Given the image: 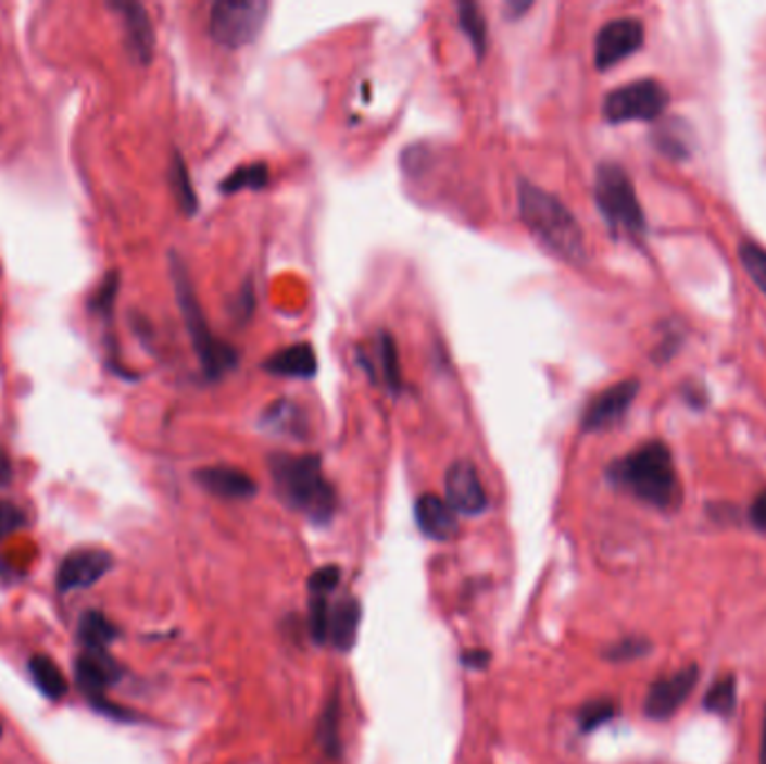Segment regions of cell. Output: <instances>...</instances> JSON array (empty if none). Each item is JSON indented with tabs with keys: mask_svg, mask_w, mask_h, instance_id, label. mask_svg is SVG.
<instances>
[{
	"mask_svg": "<svg viewBox=\"0 0 766 764\" xmlns=\"http://www.w3.org/2000/svg\"><path fill=\"white\" fill-rule=\"evenodd\" d=\"M518 209L525 227L547 251L572 265L586 263V234L574 213L554 193L523 179L518 187Z\"/></svg>",
	"mask_w": 766,
	"mask_h": 764,
	"instance_id": "obj_1",
	"label": "cell"
},
{
	"mask_svg": "<svg viewBox=\"0 0 766 764\" xmlns=\"http://www.w3.org/2000/svg\"><path fill=\"white\" fill-rule=\"evenodd\" d=\"M610 480L630 491L641 502L664 509H677L681 504V485L673 455L666 444L648 442L630 455L616 460L607 468Z\"/></svg>",
	"mask_w": 766,
	"mask_h": 764,
	"instance_id": "obj_2",
	"label": "cell"
},
{
	"mask_svg": "<svg viewBox=\"0 0 766 764\" xmlns=\"http://www.w3.org/2000/svg\"><path fill=\"white\" fill-rule=\"evenodd\" d=\"M269 473L280 500L312 523H330L337 512L335 487L323 476L316 455L278 453L269 458Z\"/></svg>",
	"mask_w": 766,
	"mask_h": 764,
	"instance_id": "obj_3",
	"label": "cell"
},
{
	"mask_svg": "<svg viewBox=\"0 0 766 764\" xmlns=\"http://www.w3.org/2000/svg\"><path fill=\"white\" fill-rule=\"evenodd\" d=\"M171 278L175 285V297H177L179 312H181V316H185L187 333H189L193 348L200 356L204 375L209 379L225 377L229 371H234L238 366V352L229 343L213 337L211 327L206 323V316L202 312V305L196 297L191 276H189L185 263L179 261L177 253H173L171 256Z\"/></svg>",
	"mask_w": 766,
	"mask_h": 764,
	"instance_id": "obj_4",
	"label": "cell"
},
{
	"mask_svg": "<svg viewBox=\"0 0 766 764\" xmlns=\"http://www.w3.org/2000/svg\"><path fill=\"white\" fill-rule=\"evenodd\" d=\"M594 198L605 223L614 231L630 238H641L645 234L643 209L637 200L632 179L621 166L614 162H603L597 168Z\"/></svg>",
	"mask_w": 766,
	"mask_h": 764,
	"instance_id": "obj_5",
	"label": "cell"
},
{
	"mask_svg": "<svg viewBox=\"0 0 766 764\" xmlns=\"http://www.w3.org/2000/svg\"><path fill=\"white\" fill-rule=\"evenodd\" d=\"M267 16V0H217L211 8L209 34L215 43L236 50L259 39Z\"/></svg>",
	"mask_w": 766,
	"mask_h": 764,
	"instance_id": "obj_6",
	"label": "cell"
},
{
	"mask_svg": "<svg viewBox=\"0 0 766 764\" xmlns=\"http://www.w3.org/2000/svg\"><path fill=\"white\" fill-rule=\"evenodd\" d=\"M670 95L666 86L652 79L632 82L621 88L612 90L603 101V117L610 124H624V122H652L662 117L668 108Z\"/></svg>",
	"mask_w": 766,
	"mask_h": 764,
	"instance_id": "obj_7",
	"label": "cell"
},
{
	"mask_svg": "<svg viewBox=\"0 0 766 764\" xmlns=\"http://www.w3.org/2000/svg\"><path fill=\"white\" fill-rule=\"evenodd\" d=\"M700 681V668L695 664H690L686 668L675 671L668 677L656 679L643 702V713L650 719H668L673 717L690 698L692 688Z\"/></svg>",
	"mask_w": 766,
	"mask_h": 764,
	"instance_id": "obj_8",
	"label": "cell"
},
{
	"mask_svg": "<svg viewBox=\"0 0 766 764\" xmlns=\"http://www.w3.org/2000/svg\"><path fill=\"white\" fill-rule=\"evenodd\" d=\"M643 46V25L637 18H614L605 23L594 41V63L607 70L632 57Z\"/></svg>",
	"mask_w": 766,
	"mask_h": 764,
	"instance_id": "obj_9",
	"label": "cell"
},
{
	"mask_svg": "<svg viewBox=\"0 0 766 764\" xmlns=\"http://www.w3.org/2000/svg\"><path fill=\"white\" fill-rule=\"evenodd\" d=\"M639 392V381L637 379H626L610 386L607 390L599 392L592 402L588 404L586 413H582V430L588 433H601L612 428L624 419V415L630 411L635 397Z\"/></svg>",
	"mask_w": 766,
	"mask_h": 764,
	"instance_id": "obj_10",
	"label": "cell"
},
{
	"mask_svg": "<svg viewBox=\"0 0 766 764\" xmlns=\"http://www.w3.org/2000/svg\"><path fill=\"white\" fill-rule=\"evenodd\" d=\"M444 489H447V502L451 504L455 514L476 516V514H482L489 504L476 464H470L466 460L453 462L449 466Z\"/></svg>",
	"mask_w": 766,
	"mask_h": 764,
	"instance_id": "obj_11",
	"label": "cell"
},
{
	"mask_svg": "<svg viewBox=\"0 0 766 764\" xmlns=\"http://www.w3.org/2000/svg\"><path fill=\"white\" fill-rule=\"evenodd\" d=\"M113 556L103 550H77L63 559L56 572V586L61 592H75L95 586L111 569Z\"/></svg>",
	"mask_w": 766,
	"mask_h": 764,
	"instance_id": "obj_12",
	"label": "cell"
},
{
	"mask_svg": "<svg viewBox=\"0 0 766 764\" xmlns=\"http://www.w3.org/2000/svg\"><path fill=\"white\" fill-rule=\"evenodd\" d=\"M120 675L122 671L111 654H108V650H84V654L77 660V684L84 690V696L95 700L97 704H101L105 688L113 686Z\"/></svg>",
	"mask_w": 766,
	"mask_h": 764,
	"instance_id": "obj_13",
	"label": "cell"
},
{
	"mask_svg": "<svg viewBox=\"0 0 766 764\" xmlns=\"http://www.w3.org/2000/svg\"><path fill=\"white\" fill-rule=\"evenodd\" d=\"M113 8L124 18L126 43L130 54L135 57L137 63H149L155 52V29L149 12H146V8L139 3H130V0L113 3Z\"/></svg>",
	"mask_w": 766,
	"mask_h": 764,
	"instance_id": "obj_14",
	"label": "cell"
},
{
	"mask_svg": "<svg viewBox=\"0 0 766 764\" xmlns=\"http://www.w3.org/2000/svg\"><path fill=\"white\" fill-rule=\"evenodd\" d=\"M196 480L204 491L225 500H247L255 493V483L249 473L229 464L200 468L196 473Z\"/></svg>",
	"mask_w": 766,
	"mask_h": 764,
	"instance_id": "obj_15",
	"label": "cell"
},
{
	"mask_svg": "<svg viewBox=\"0 0 766 764\" xmlns=\"http://www.w3.org/2000/svg\"><path fill=\"white\" fill-rule=\"evenodd\" d=\"M318 361L312 343L301 341L294 346H287L267 356L263 363V371L274 377H289V379H312L316 375Z\"/></svg>",
	"mask_w": 766,
	"mask_h": 764,
	"instance_id": "obj_16",
	"label": "cell"
},
{
	"mask_svg": "<svg viewBox=\"0 0 766 764\" xmlns=\"http://www.w3.org/2000/svg\"><path fill=\"white\" fill-rule=\"evenodd\" d=\"M415 521L424 536L432 540H449L457 531V518L451 504L435 493H424L415 502Z\"/></svg>",
	"mask_w": 766,
	"mask_h": 764,
	"instance_id": "obj_17",
	"label": "cell"
},
{
	"mask_svg": "<svg viewBox=\"0 0 766 764\" xmlns=\"http://www.w3.org/2000/svg\"><path fill=\"white\" fill-rule=\"evenodd\" d=\"M363 368H368L373 377H381V384L390 392H401L404 388V377H401V366H399V352L394 346V339L388 333H379L375 341V352L373 359L361 356Z\"/></svg>",
	"mask_w": 766,
	"mask_h": 764,
	"instance_id": "obj_18",
	"label": "cell"
},
{
	"mask_svg": "<svg viewBox=\"0 0 766 764\" xmlns=\"http://www.w3.org/2000/svg\"><path fill=\"white\" fill-rule=\"evenodd\" d=\"M263 428L272 430L274 435H285V438L303 440L307 435V415L305 411L289 402V399H278L269 409H265L261 417Z\"/></svg>",
	"mask_w": 766,
	"mask_h": 764,
	"instance_id": "obj_19",
	"label": "cell"
},
{
	"mask_svg": "<svg viewBox=\"0 0 766 764\" xmlns=\"http://www.w3.org/2000/svg\"><path fill=\"white\" fill-rule=\"evenodd\" d=\"M361 608L354 599H343L337 605H330L327 616V641H332L339 650H348L354 643L359 630Z\"/></svg>",
	"mask_w": 766,
	"mask_h": 764,
	"instance_id": "obj_20",
	"label": "cell"
},
{
	"mask_svg": "<svg viewBox=\"0 0 766 764\" xmlns=\"http://www.w3.org/2000/svg\"><path fill=\"white\" fill-rule=\"evenodd\" d=\"M29 675L36 688L50 700H61L67 693V679L56 662H52L46 654H34L29 660Z\"/></svg>",
	"mask_w": 766,
	"mask_h": 764,
	"instance_id": "obj_21",
	"label": "cell"
},
{
	"mask_svg": "<svg viewBox=\"0 0 766 764\" xmlns=\"http://www.w3.org/2000/svg\"><path fill=\"white\" fill-rule=\"evenodd\" d=\"M269 185V166L265 162H251V164H242L238 168H234L223 181H221V191L231 196V193H240V191H255V189H265Z\"/></svg>",
	"mask_w": 766,
	"mask_h": 764,
	"instance_id": "obj_22",
	"label": "cell"
},
{
	"mask_svg": "<svg viewBox=\"0 0 766 764\" xmlns=\"http://www.w3.org/2000/svg\"><path fill=\"white\" fill-rule=\"evenodd\" d=\"M117 639V628L108 616L101 612H88L84 614L79 624V641L84 643V650H108L113 641Z\"/></svg>",
	"mask_w": 766,
	"mask_h": 764,
	"instance_id": "obj_23",
	"label": "cell"
},
{
	"mask_svg": "<svg viewBox=\"0 0 766 764\" xmlns=\"http://www.w3.org/2000/svg\"><path fill=\"white\" fill-rule=\"evenodd\" d=\"M168 179H171V189H173V196H175L179 209L185 211L187 215H193L198 211V196H196V189H193L189 168H187V164H185V160H181L179 153L173 155Z\"/></svg>",
	"mask_w": 766,
	"mask_h": 764,
	"instance_id": "obj_24",
	"label": "cell"
},
{
	"mask_svg": "<svg viewBox=\"0 0 766 764\" xmlns=\"http://www.w3.org/2000/svg\"><path fill=\"white\" fill-rule=\"evenodd\" d=\"M654 141H656V149L675 160H681L690 153V130L679 120H668L656 128Z\"/></svg>",
	"mask_w": 766,
	"mask_h": 764,
	"instance_id": "obj_25",
	"label": "cell"
},
{
	"mask_svg": "<svg viewBox=\"0 0 766 764\" xmlns=\"http://www.w3.org/2000/svg\"><path fill=\"white\" fill-rule=\"evenodd\" d=\"M457 23L478 59H482L487 52V23L480 8L476 3H457Z\"/></svg>",
	"mask_w": 766,
	"mask_h": 764,
	"instance_id": "obj_26",
	"label": "cell"
},
{
	"mask_svg": "<svg viewBox=\"0 0 766 764\" xmlns=\"http://www.w3.org/2000/svg\"><path fill=\"white\" fill-rule=\"evenodd\" d=\"M736 704H738V679H736V675H724L721 679H717L708 688V693L704 696V709L708 713H715V715H721V717L733 715Z\"/></svg>",
	"mask_w": 766,
	"mask_h": 764,
	"instance_id": "obj_27",
	"label": "cell"
},
{
	"mask_svg": "<svg viewBox=\"0 0 766 764\" xmlns=\"http://www.w3.org/2000/svg\"><path fill=\"white\" fill-rule=\"evenodd\" d=\"M740 259L746 267V274L755 280V285L762 289L764 297H766V251L762 247H757L755 242H742Z\"/></svg>",
	"mask_w": 766,
	"mask_h": 764,
	"instance_id": "obj_28",
	"label": "cell"
},
{
	"mask_svg": "<svg viewBox=\"0 0 766 764\" xmlns=\"http://www.w3.org/2000/svg\"><path fill=\"white\" fill-rule=\"evenodd\" d=\"M616 715V704L612 700L588 702L578 713V724L582 731H594L601 724L610 722Z\"/></svg>",
	"mask_w": 766,
	"mask_h": 764,
	"instance_id": "obj_29",
	"label": "cell"
},
{
	"mask_svg": "<svg viewBox=\"0 0 766 764\" xmlns=\"http://www.w3.org/2000/svg\"><path fill=\"white\" fill-rule=\"evenodd\" d=\"M117 289H120V274L117 272H111L103 283L99 285L97 289V295L92 297L90 301V310L92 312H99V314H111L113 312V303H115V297H117Z\"/></svg>",
	"mask_w": 766,
	"mask_h": 764,
	"instance_id": "obj_30",
	"label": "cell"
},
{
	"mask_svg": "<svg viewBox=\"0 0 766 764\" xmlns=\"http://www.w3.org/2000/svg\"><path fill=\"white\" fill-rule=\"evenodd\" d=\"M650 650V643L641 637H626L618 643H614L612 648L605 650V657L612 662H628V660H637L643 657V654Z\"/></svg>",
	"mask_w": 766,
	"mask_h": 764,
	"instance_id": "obj_31",
	"label": "cell"
},
{
	"mask_svg": "<svg viewBox=\"0 0 766 764\" xmlns=\"http://www.w3.org/2000/svg\"><path fill=\"white\" fill-rule=\"evenodd\" d=\"M25 527L23 509L10 500H0V542Z\"/></svg>",
	"mask_w": 766,
	"mask_h": 764,
	"instance_id": "obj_32",
	"label": "cell"
},
{
	"mask_svg": "<svg viewBox=\"0 0 766 764\" xmlns=\"http://www.w3.org/2000/svg\"><path fill=\"white\" fill-rule=\"evenodd\" d=\"M339 576H341V572L332 565L316 569L310 578V592L312 594H330L339 584Z\"/></svg>",
	"mask_w": 766,
	"mask_h": 764,
	"instance_id": "obj_33",
	"label": "cell"
},
{
	"mask_svg": "<svg viewBox=\"0 0 766 764\" xmlns=\"http://www.w3.org/2000/svg\"><path fill=\"white\" fill-rule=\"evenodd\" d=\"M749 518H751V525H753L757 531H766V491H762V493L753 500Z\"/></svg>",
	"mask_w": 766,
	"mask_h": 764,
	"instance_id": "obj_34",
	"label": "cell"
},
{
	"mask_svg": "<svg viewBox=\"0 0 766 764\" xmlns=\"http://www.w3.org/2000/svg\"><path fill=\"white\" fill-rule=\"evenodd\" d=\"M14 480V464L10 453L0 447V489L10 487V483Z\"/></svg>",
	"mask_w": 766,
	"mask_h": 764,
	"instance_id": "obj_35",
	"label": "cell"
},
{
	"mask_svg": "<svg viewBox=\"0 0 766 764\" xmlns=\"http://www.w3.org/2000/svg\"><path fill=\"white\" fill-rule=\"evenodd\" d=\"M466 664L470 666H485V662L489 660V654L487 652H466Z\"/></svg>",
	"mask_w": 766,
	"mask_h": 764,
	"instance_id": "obj_36",
	"label": "cell"
},
{
	"mask_svg": "<svg viewBox=\"0 0 766 764\" xmlns=\"http://www.w3.org/2000/svg\"><path fill=\"white\" fill-rule=\"evenodd\" d=\"M529 8H531V3H516V0H511L506 10H508L511 18H518V14H525Z\"/></svg>",
	"mask_w": 766,
	"mask_h": 764,
	"instance_id": "obj_37",
	"label": "cell"
},
{
	"mask_svg": "<svg viewBox=\"0 0 766 764\" xmlns=\"http://www.w3.org/2000/svg\"><path fill=\"white\" fill-rule=\"evenodd\" d=\"M759 764H766V706L762 717V742H759Z\"/></svg>",
	"mask_w": 766,
	"mask_h": 764,
	"instance_id": "obj_38",
	"label": "cell"
},
{
	"mask_svg": "<svg viewBox=\"0 0 766 764\" xmlns=\"http://www.w3.org/2000/svg\"><path fill=\"white\" fill-rule=\"evenodd\" d=\"M0 738H3V724H0Z\"/></svg>",
	"mask_w": 766,
	"mask_h": 764,
	"instance_id": "obj_39",
	"label": "cell"
}]
</instances>
